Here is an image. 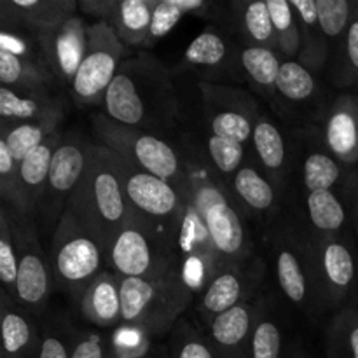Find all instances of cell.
Returning <instances> with one entry per match:
<instances>
[{
    "mask_svg": "<svg viewBox=\"0 0 358 358\" xmlns=\"http://www.w3.org/2000/svg\"><path fill=\"white\" fill-rule=\"evenodd\" d=\"M69 210L108 250L131 217L119 154L107 147L87 149L86 171L73 192Z\"/></svg>",
    "mask_w": 358,
    "mask_h": 358,
    "instance_id": "cell-1",
    "label": "cell"
},
{
    "mask_svg": "<svg viewBox=\"0 0 358 358\" xmlns=\"http://www.w3.org/2000/svg\"><path fill=\"white\" fill-rule=\"evenodd\" d=\"M121 322L126 325L157 324L161 318L177 313L184 304L187 290L184 282L168 273L154 278H121Z\"/></svg>",
    "mask_w": 358,
    "mask_h": 358,
    "instance_id": "cell-2",
    "label": "cell"
},
{
    "mask_svg": "<svg viewBox=\"0 0 358 358\" xmlns=\"http://www.w3.org/2000/svg\"><path fill=\"white\" fill-rule=\"evenodd\" d=\"M55 240V276L65 287L90 285L103 259V245L66 210Z\"/></svg>",
    "mask_w": 358,
    "mask_h": 358,
    "instance_id": "cell-3",
    "label": "cell"
},
{
    "mask_svg": "<svg viewBox=\"0 0 358 358\" xmlns=\"http://www.w3.org/2000/svg\"><path fill=\"white\" fill-rule=\"evenodd\" d=\"M154 238L156 236H152L145 224L129 217L107 250L110 266L121 278H154L168 275Z\"/></svg>",
    "mask_w": 358,
    "mask_h": 358,
    "instance_id": "cell-4",
    "label": "cell"
},
{
    "mask_svg": "<svg viewBox=\"0 0 358 358\" xmlns=\"http://www.w3.org/2000/svg\"><path fill=\"white\" fill-rule=\"evenodd\" d=\"M107 136L110 140L112 152L119 154L147 173L170 182L180 171V163L175 150L157 136L147 135V133L122 131L115 126L107 129Z\"/></svg>",
    "mask_w": 358,
    "mask_h": 358,
    "instance_id": "cell-5",
    "label": "cell"
},
{
    "mask_svg": "<svg viewBox=\"0 0 358 358\" xmlns=\"http://www.w3.org/2000/svg\"><path fill=\"white\" fill-rule=\"evenodd\" d=\"M126 198L135 212L150 219H171L178 212V194L170 182L143 170H129V163L121 157Z\"/></svg>",
    "mask_w": 358,
    "mask_h": 358,
    "instance_id": "cell-6",
    "label": "cell"
},
{
    "mask_svg": "<svg viewBox=\"0 0 358 358\" xmlns=\"http://www.w3.org/2000/svg\"><path fill=\"white\" fill-rule=\"evenodd\" d=\"M199 212L203 222L217 250L233 257L243 250L245 231L240 217L224 196L213 187H208L199 198Z\"/></svg>",
    "mask_w": 358,
    "mask_h": 358,
    "instance_id": "cell-7",
    "label": "cell"
},
{
    "mask_svg": "<svg viewBox=\"0 0 358 358\" xmlns=\"http://www.w3.org/2000/svg\"><path fill=\"white\" fill-rule=\"evenodd\" d=\"M147 91L145 80L135 77L129 69L119 70L103 96L105 110L114 121L124 126H140L145 122L147 114Z\"/></svg>",
    "mask_w": 358,
    "mask_h": 358,
    "instance_id": "cell-8",
    "label": "cell"
},
{
    "mask_svg": "<svg viewBox=\"0 0 358 358\" xmlns=\"http://www.w3.org/2000/svg\"><path fill=\"white\" fill-rule=\"evenodd\" d=\"M117 52L107 49H90L79 70L73 76V91L84 101L105 96L108 86L117 76Z\"/></svg>",
    "mask_w": 358,
    "mask_h": 358,
    "instance_id": "cell-9",
    "label": "cell"
},
{
    "mask_svg": "<svg viewBox=\"0 0 358 358\" xmlns=\"http://www.w3.org/2000/svg\"><path fill=\"white\" fill-rule=\"evenodd\" d=\"M16 296L27 306H38L49 294V271L34 236L23 240L16 278Z\"/></svg>",
    "mask_w": 358,
    "mask_h": 358,
    "instance_id": "cell-10",
    "label": "cell"
},
{
    "mask_svg": "<svg viewBox=\"0 0 358 358\" xmlns=\"http://www.w3.org/2000/svg\"><path fill=\"white\" fill-rule=\"evenodd\" d=\"M86 166L87 150L80 149L77 143H62L56 147L45 184L55 201L66 198L69 194L73 196L77 185L83 180Z\"/></svg>",
    "mask_w": 358,
    "mask_h": 358,
    "instance_id": "cell-11",
    "label": "cell"
},
{
    "mask_svg": "<svg viewBox=\"0 0 358 358\" xmlns=\"http://www.w3.org/2000/svg\"><path fill=\"white\" fill-rule=\"evenodd\" d=\"M83 313L96 325H115L121 320V294L119 282L108 273H101L86 287L83 296Z\"/></svg>",
    "mask_w": 358,
    "mask_h": 358,
    "instance_id": "cell-12",
    "label": "cell"
},
{
    "mask_svg": "<svg viewBox=\"0 0 358 358\" xmlns=\"http://www.w3.org/2000/svg\"><path fill=\"white\" fill-rule=\"evenodd\" d=\"M90 52V44L79 20H69L58 28L55 38V55L59 70L66 77H72L79 70L80 63Z\"/></svg>",
    "mask_w": 358,
    "mask_h": 358,
    "instance_id": "cell-13",
    "label": "cell"
},
{
    "mask_svg": "<svg viewBox=\"0 0 358 358\" xmlns=\"http://www.w3.org/2000/svg\"><path fill=\"white\" fill-rule=\"evenodd\" d=\"M157 2L149 0H122L114 13V24L122 42L140 44L150 34L152 13Z\"/></svg>",
    "mask_w": 358,
    "mask_h": 358,
    "instance_id": "cell-14",
    "label": "cell"
},
{
    "mask_svg": "<svg viewBox=\"0 0 358 358\" xmlns=\"http://www.w3.org/2000/svg\"><path fill=\"white\" fill-rule=\"evenodd\" d=\"M252 325V313L247 304L240 303L217 315L212 322V338L220 348L236 350L243 345Z\"/></svg>",
    "mask_w": 358,
    "mask_h": 358,
    "instance_id": "cell-15",
    "label": "cell"
},
{
    "mask_svg": "<svg viewBox=\"0 0 358 358\" xmlns=\"http://www.w3.org/2000/svg\"><path fill=\"white\" fill-rule=\"evenodd\" d=\"M241 280L234 273H220L212 280L203 296V308L208 313L217 315L240 304Z\"/></svg>",
    "mask_w": 358,
    "mask_h": 358,
    "instance_id": "cell-16",
    "label": "cell"
},
{
    "mask_svg": "<svg viewBox=\"0 0 358 358\" xmlns=\"http://www.w3.org/2000/svg\"><path fill=\"white\" fill-rule=\"evenodd\" d=\"M56 142L58 140L49 138V142H44L41 147L31 150L27 157L20 163L17 175L27 189H38L48 184L49 170H51L52 156L56 150Z\"/></svg>",
    "mask_w": 358,
    "mask_h": 358,
    "instance_id": "cell-17",
    "label": "cell"
},
{
    "mask_svg": "<svg viewBox=\"0 0 358 358\" xmlns=\"http://www.w3.org/2000/svg\"><path fill=\"white\" fill-rule=\"evenodd\" d=\"M327 143L338 156L352 157L358 149V122L348 110L332 114L327 124Z\"/></svg>",
    "mask_w": 358,
    "mask_h": 358,
    "instance_id": "cell-18",
    "label": "cell"
},
{
    "mask_svg": "<svg viewBox=\"0 0 358 358\" xmlns=\"http://www.w3.org/2000/svg\"><path fill=\"white\" fill-rule=\"evenodd\" d=\"M308 212L315 227L322 231H336L345 224V208L331 191L310 192Z\"/></svg>",
    "mask_w": 358,
    "mask_h": 358,
    "instance_id": "cell-19",
    "label": "cell"
},
{
    "mask_svg": "<svg viewBox=\"0 0 358 358\" xmlns=\"http://www.w3.org/2000/svg\"><path fill=\"white\" fill-rule=\"evenodd\" d=\"M234 189L245 203L252 208L264 212L275 201V192L271 185L262 178L254 168H241L234 177Z\"/></svg>",
    "mask_w": 358,
    "mask_h": 358,
    "instance_id": "cell-20",
    "label": "cell"
},
{
    "mask_svg": "<svg viewBox=\"0 0 358 358\" xmlns=\"http://www.w3.org/2000/svg\"><path fill=\"white\" fill-rule=\"evenodd\" d=\"M205 7L203 0H159L154 7L152 24H150V38H161L170 34L175 24L187 13Z\"/></svg>",
    "mask_w": 358,
    "mask_h": 358,
    "instance_id": "cell-21",
    "label": "cell"
},
{
    "mask_svg": "<svg viewBox=\"0 0 358 358\" xmlns=\"http://www.w3.org/2000/svg\"><path fill=\"white\" fill-rule=\"evenodd\" d=\"M13 6L24 10L28 20L41 28L62 27L69 21V10L76 7V2H38V0H13Z\"/></svg>",
    "mask_w": 358,
    "mask_h": 358,
    "instance_id": "cell-22",
    "label": "cell"
},
{
    "mask_svg": "<svg viewBox=\"0 0 358 358\" xmlns=\"http://www.w3.org/2000/svg\"><path fill=\"white\" fill-rule=\"evenodd\" d=\"M275 86L289 100L303 101L313 94L315 79L299 63L285 62L282 63V69H280Z\"/></svg>",
    "mask_w": 358,
    "mask_h": 358,
    "instance_id": "cell-23",
    "label": "cell"
},
{
    "mask_svg": "<svg viewBox=\"0 0 358 358\" xmlns=\"http://www.w3.org/2000/svg\"><path fill=\"white\" fill-rule=\"evenodd\" d=\"M276 276L283 294L292 303H303L306 297V278L296 255L289 250H282L276 257Z\"/></svg>",
    "mask_w": 358,
    "mask_h": 358,
    "instance_id": "cell-24",
    "label": "cell"
},
{
    "mask_svg": "<svg viewBox=\"0 0 358 358\" xmlns=\"http://www.w3.org/2000/svg\"><path fill=\"white\" fill-rule=\"evenodd\" d=\"M324 271L332 285L346 289L355 278V262L352 252L343 243H329L324 250Z\"/></svg>",
    "mask_w": 358,
    "mask_h": 358,
    "instance_id": "cell-25",
    "label": "cell"
},
{
    "mask_svg": "<svg viewBox=\"0 0 358 358\" xmlns=\"http://www.w3.org/2000/svg\"><path fill=\"white\" fill-rule=\"evenodd\" d=\"M241 63L248 76L262 86L276 84L282 65L273 51L266 48H248L241 55Z\"/></svg>",
    "mask_w": 358,
    "mask_h": 358,
    "instance_id": "cell-26",
    "label": "cell"
},
{
    "mask_svg": "<svg viewBox=\"0 0 358 358\" xmlns=\"http://www.w3.org/2000/svg\"><path fill=\"white\" fill-rule=\"evenodd\" d=\"M254 143L262 163L271 170L282 168L285 159V145L278 129L271 122H259L254 129Z\"/></svg>",
    "mask_w": 358,
    "mask_h": 358,
    "instance_id": "cell-27",
    "label": "cell"
},
{
    "mask_svg": "<svg viewBox=\"0 0 358 358\" xmlns=\"http://www.w3.org/2000/svg\"><path fill=\"white\" fill-rule=\"evenodd\" d=\"M338 178V163L325 154H311L304 163V184L310 192L331 191Z\"/></svg>",
    "mask_w": 358,
    "mask_h": 358,
    "instance_id": "cell-28",
    "label": "cell"
},
{
    "mask_svg": "<svg viewBox=\"0 0 358 358\" xmlns=\"http://www.w3.org/2000/svg\"><path fill=\"white\" fill-rule=\"evenodd\" d=\"M34 338L31 325L23 315L16 311H6L2 317V343L3 352L9 357H16L30 345Z\"/></svg>",
    "mask_w": 358,
    "mask_h": 358,
    "instance_id": "cell-29",
    "label": "cell"
},
{
    "mask_svg": "<svg viewBox=\"0 0 358 358\" xmlns=\"http://www.w3.org/2000/svg\"><path fill=\"white\" fill-rule=\"evenodd\" d=\"M227 55L226 42L213 31H203L189 44L185 51V59L192 65H217Z\"/></svg>",
    "mask_w": 358,
    "mask_h": 358,
    "instance_id": "cell-30",
    "label": "cell"
},
{
    "mask_svg": "<svg viewBox=\"0 0 358 358\" xmlns=\"http://www.w3.org/2000/svg\"><path fill=\"white\" fill-rule=\"evenodd\" d=\"M45 135H48V131L41 124H20L10 129L3 138H6L14 161L21 163L31 150H35L45 142Z\"/></svg>",
    "mask_w": 358,
    "mask_h": 358,
    "instance_id": "cell-31",
    "label": "cell"
},
{
    "mask_svg": "<svg viewBox=\"0 0 358 358\" xmlns=\"http://www.w3.org/2000/svg\"><path fill=\"white\" fill-rule=\"evenodd\" d=\"M318 24L329 37H338L343 34L350 21L348 0H317Z\"/></svg>",
    "mask_w": 358,
    "mask_h": 358,
    "instance_id": "cell-32",
    "label": "cell"
},
{
    "mask_svg": "<svg viewBox=\"0 0 358 358\" xmlns=\"http://www.w3.org/2000/svg\"><path fill=\"white\" fill-rule=\"evenodd\" d=\"M212 133L219 138L243 143L250 138L252 124L245 115L238 112H222L213 117Z\"/></svg>",
    "mask_w": 358,
    "mask_h": 358,
    "instance_id": "cell-33",
    "label": "cell"
},
{
    "mask_svg": "<svg viewBox=\"0 0 358 358\" xmlns=\"http://www.w3.org/2000/svg\"><path fill=\"white\" fill-rule=\"evenodd\" d=\"M208 152L222 173L236 171L240 168L241 159H243V145L241 143L219 138L215 135L208 138Z\"/></svg>",
    "mask_w": 358,
    "mask_h": 358,
    "instance_id": "cell-34",
    "label": "cell"
},
{
    "mask_svg": "<svg viewBox=\"0 0 358 358\" xmlns=\"http://www.w3.org/2000/svg\"><path fill=\"white\" fill-rule=\"evenodd\" d=\"M282 350V332L273 322L264 320L255 327L252 339V357L278 358Z\"/></svg>",
    "mask_w": 358,
    "mask_h": 358,
    "instance_id": "cell-35",
    "label": "cell"
},
{
    "mask_svg": "<svg viewBox=\"0 0 358 358\" xmlns=\"http://www.w3.org/2000/svg\"><path fill=\"white\" fill-rule=\"evenodd\" d=\"M17 268H20V257H17L16 247H14L13 234L7 226L6 213L2 215V238H0V280L7 287H16Z\"/></svg>",
    "mask_w": 358,
    "mask_h": 358,
    "instance_id": "cell-36",
    "label": "cell"
},
{
    "mask_svg": "<svg viewBox=\"0 0 358 358\" xmlns=\"http://www.w3.org/2000/svg\"><path fill=\"white\" fill-rule=\"evenodd\" d=\"M38 103L31 98H23L9 87L0 90V115L10 119H30L38 115Z\"/></svg>",
    "mask_w": 358,
    "mask_h": 358,
    "instance_id": "cell-37",
    "label": "cell"
},
{
    "mask_svg": "<svg viewBox=\"0 0 358 358\" xmlns=\"http://www.w3.org/2000/svg\"><path fill=\"white\" fill-rule=\"evenodd\" d=\"M245 24H247V30L252 37L257 42H266L271 38L273 35V21L269 16L268 3L264 0H259V2H252L247 7V13H245Z\"/></svg>",
    "mask_w": 358,
    "mask_h": 358,
    "instance_id": "cell-38",
    "label": "cell"
},
{
    "mask_svg": "<svg viewBox=\"0 0 358 358\" xmlns=\"http://www.w3.org/2000/svg\"><path fill=\"white\" fill-rule=\"evenodd\" d=\"M23 73L24 66L20 56L10 49L0 48V83L3 84V87L20 83Z\"/></svg>",
    "mask_w": 358,
    "mask_h": 358,
    "instance_id": "cell-39",
    "label": "cell"
},
{
    "mask_svg": "<svg viewBox=\"0 0 358 358\" xmlns=\"http://www.w3.org/2000/svg\"><path fill=\"white\" fill-rule=\"evenodd\" d=\"M269 16H271L273 28L280 34H285L292 28V3L287 0H266Z\"/></svg>",
    "mask_w": 358,
    "mask_h": 358,
    "instance_id": "cell-40",
    "label": "cell"
},
{
    "mask_svg": "<svg viewBox=\"0 0 358 358\" xmlns=\"http://www.w3.org/2000/svg\"><path fill=\"white\" fill-rule=\"evenodd\" d=\"M70 358H103V346L98 338L80 339Z\"/></svg>",
    "mask_w": 358,
    "mask_h": 358,
    "instance_id": "cell-41",
    "label": "cell"
},
{
    "mask_svg": "<svg viewBox=\"0 0 358 358\" xmlns=\"http://www.w3.org/2000/svg\"><path fill=\"white\" fill-rule=\"evenodd\" d=\"M177 358H215L213 352L199 339H187L178 348Z\"/></svg>",
    "mask_w": 358,
    "mask_h": 358,
    "instance_id": "cell-42",
    "label": "cell"
},
{
    "mask_svg": "<svg viewBox=\"0 0 358 358\" xmlns=\"http://www.w3.org/2000/svg\"><path fill=\"white\" fill-rule=\"evenodd\" d=\"M38 358H70L66 346L63 341L56 336H49L42 341L41 348H38Z\"/></svg>",
    "mask_w": 358,
    "mask_h": 358,
    "instance_id": "cell-43",
    "label": "cell"
},
{
    "mask_svg": "<svg viewBox=\"0 0 358 358\" xmlns=\"http://www.w3.org/2000/svg\"><path fill=\"white\" fill-rule=\"evenodd\" d=\"M292 7L301 14L306 24L318 23V3L317 0H292Z\"/></svg>",
    "mask_w": 358,
    "mask_h": 358,
    "instance_id": "cell-44",
    "label": "cell"
},
{
    "mask_svg": "<svg viewBox=\"0 0 358 358\" xmlns=\"http://www.w3.org/2000/svg\"><path fill=\"white\" fill-rule=\"evenodd\" d=\"M79 6L91 16H107V14H112V10H117L119 2H108V0L96 2V0H93V2H80Z\"/></svg>",
    "mask_w": 358,
    "mask_h": 358,
    "instance_id": "cell-45",
    "label": "cell"
},
{
    "mask_svg": "<svg viewBox=\"0 0 358 358\" xmlns=\"http://www.w3.org/2000/svg\"><path fill=\"white\" fill-rule=\"evenodd\" d=\"M343 346L348 358H358V322H353L346 327Z\"/></svg>",
    "mask_w": 358,
    "mask_h": 358,
    "instance_id": "cell-46",
    "label": "cell"
},
{
    "mask_svg": "<svg viewBox=\"0 0 358 358\" xmlns=\"http://www.w3.org/2000/svg\"><path fill=\"white\" fill-rule=\"evenodd\" d=\"M346 52L352 65L358 70V20L353 21L346 35Z\"/></svg>",
    "mask_w": 358,
    "mask_h": 358,
    "instance_id": "cell-47",
    "label": "cell"
},
{
    "mask_svg": "<svg viewBox=\"0 0 358 358\" xmlns=\"http://www.w3.org/2000/svg\"><path fill=\"white\" fill-rule=\"evenodd\" d=\"M14 157L13 154H10L9 147H7V142L6 138L0 140V175H2L3 178L10 177V175L14 173Z\"/></svg>",
    "mask_w": 358,
    "mask_h": 358,
    "instance_id": "cell-48",
    "label": "cell"
}]
</instances>
